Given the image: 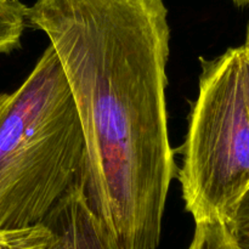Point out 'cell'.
<instances>
[{"instance_id": "6da1fadb", "label": "cell", "mask_w": 249, "mask_h": 249, "mask_svg": "<svg viewBox=\"0 0 249 249\" xmlns=\"http://www.w3.org/2000/svg\"><path fill=\"white\" fill-rule=\"evenodd\" d=\"M85 143L84 190L116 249H157L173 178L163 0H36Z\"/></svg>"}, {"instance_id": "7a4b0ae2", "label": "cell", "mask_w": 249, "mask_h": 249, "mask_svg": "<svg viewBox=\"0 0 249 249\" xmlns=\"http://www.w3.org/2000/svg\"><path fill=\"white\" fill-rule=\"evenodd\" d=\"M85 165L74 101L49 45L16 90L0 92V231L43 224L84 184Z\"/></svg>"}, {"instance_id": "3957f363", "label": "cell", "mask_w": 249, "mask_h": 249, "mask_svg": "<svg viewBox=\"0 0 249 249\" xmlns=\"http://www.w3.org/2000/svg\"><path fill=\"white\" fill-rule=\"evenodd\" d=\"M43 224L55 233L56 249H116L89 206L83 182L60 199Z\"/></svg>"}, {"instance_id": "277c9868", "label": "cell", "mask_w": 249, "mask_h": 249, "mask_svg": "<svg viewBox=\"0 0 249 249\" xmlns=\"http://www.w3.org/2000/svg\"><path fill=\"white\" fill-rule=\"evenodd\" d=\"M27 10L21 0H0V53L19 48L27 26Z\"/></svg>"}, {"instance_id": "5b68a950", "label": "cell", "mask_w": 249, "mask_h": 249, "mask_svg": "<svg viewBox=\"0 0 249 249\" xmlns=\"http://www.w3.org/2000/svg\"><path fill=\"white\" fill-rule=\"evenodd\" d=\"M0 249H56V236L44 224L0 231Z\"/></svg>"}, {"instance_id": "8992f818", "label": "cell", "mask_w": 249, "mask_h": 249, "mask_svg": "<svg viewBox=\"0 0 249 249\" xmlns=\"http://www.w3.org/2000/svg\"><path fill=\"white\" fill-rule=\"evenodd\" d=\"M189 249H238L223 221L196 224L194 240Z\"/></svg>"}, {"instance_id": "52a82bcc", "label": "cell", "mask_w": 249, "mask_h": 249, "mask_svg": "<svg viewBox=\"0 0 249 249\" xmlns=\"http://www.w3.org/2000/svg\"><path fill=\"white\" fill-rule=\"evenodd\" d=\"M224 225L238 249H249V189L224 219Z\"/></svg>"}, {"instance_id": "ba28073f", "label": "cell", "mask_w": 249, "mask_h": 249, "mask_svg": "<svg viewBox=\"0 0 249 249\" xmlns=\"http://www.w3.org/2000/svg\"><path fill=\"white\" fill-rule=\"evenodd\" d=\"M245 46H246V48L249 49V23H248V28H247V38H246Z\"/></svg>"}, {"instance_id": "9c48e42d", "label": "cell", "mask_w": 249, "mask_h": 249, "mask_svg": "<svg viewBox=\"0 0 249 249\" xmlns=\"http://www.w3.org/2000/svg\"><path fill=\"white\" fill-rule=\"evenodd\" d=\"M233 1L238 2V4H245V2H249V0H233Z\"/></svg>"}]
</instances>
